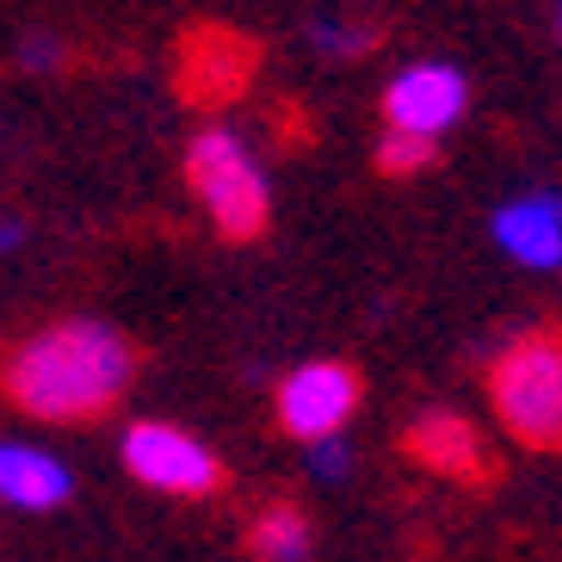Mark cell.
I'll return each mask as SVG.
<instances>
[{
  "instance_id": "5b68a950",
  "label": "cell",
  "mask_w": 562,
  "mask_h": 562,
  "mask_svg": "<svg viewBox=\"0 0 562 562\" xmlns=\"http://www.w3.org/2000/svg\"><path fill=\"white\" fill-rule=\"evenodd\" d=\"M359 408V371L340 359H315L297 364L291 378L279 383V427L303 446H322V439H340V427Z\"/></svg>"
},
{
  "instance_id": "ba28073f",
  "label": "cell",
  "mask_w": 562,
  "mask_h": 562,
  "mask_svg": "<svg viewBox=\"0 0 562 562\" xmlns=\"http://www.w3.org/2000/svg\"><path fill=\"white\" fill-rule=\"evenodd\" d=\"M68 495H75V470L56 451L25 446V439H0V507L50 513Z\"/></svg>"
},
{
  "instance_id": "7a4b0ae2",
  "label": "cell",
  "mask_w": 562,
  "mask_h": 562,
  "mask_svg": "<svg viewBox=\"0 0 562 562\" xmlns=\"http://www.w3.org/2000/svg\"><path fill=\"white\" fill-rule=\"evenodd\" d=\"M186 186L192 199L204 204L216 235L229 241H254V235L272 223V186H266L260 161L229 124H204L192 143H186Z\"/></svg>"
},
{
  "instance_id": "277c9868",
  "label": "cell",
  "mask_w": 562,
  "mask_h": 562,
  "mask_svg": "<svg viewBox=\"0 0 562 562\" xmlns=\"http://www.w3.org/2000/svg\"><path fill=\"white\" fill-rule=\"evenodd\" d=\"M117 458L143 488L155 495H180V501H204L223 488V463L204 439H192L186 427H167V420H131L124 439H117Z\"/></svg>"
},
{
  "instance_id": "2e32d148",
  "label": "cell",
  "mask_w": 562,
  "mask_h": 562,
  "mask_svg": "<svg viewBox=\"0 0 562 562\" xmlns=\"http://www.w3.org/2000/svg\"><path fill=\"white\" fill-rule=\"evenodd\" d=\"M25 235H32V229H25V216L0 211V260H7V254H19V248H25Z\"/></svg>"
},
{
  "instance_id": "8fae6325",
  "label": "cell",
  "mask_w": 562,
  "mask_h": 562,
  "mask_svg": "<svg viewBox=\"0 0 562 562\" xmlns=\"http://www.w3.org/2000/svg\"><path fill=\"white\" fill-rule=\"evenodd\" d=\"M248 550L260 562H310V519L297 507H266L248 526Z\"/></svg>"
},
{
  "instance_id": "30bf717a",
  "label": "cell",
  "mask_w": 562,
  "mask_h": 562,
  "mask_svg": "<svg viewBox=\"0 0 562 562\" xmlns=\"http://www.w3.org/2000/svg\"><path fill=\"white\" fill-rule=\"evenodd\" d=\"M186 81H192V93L199 100H216V93H235V87L248 81V44H235V37H199L192 44V56H186Z\"/></svg>"
},
{
  "instance_id": "7c38bea8",
  "label": "cell",
  "mask_w": 562,
  "mask_h": 562,
  "mask_svg": "<svg viewBox=\"0 0 562 562\" xmlns=\"http://www.w3.org/2000/svg\"><path fill=\"white\" fill-rule=\"evenodd\" d=\"M310 50H322L328 63H352V56L378 50V32L364 19H347V13H315L310 19Z\"/></svg>"
},
{
  "instance_id": "52a82bcc",
  "label": "cell",
  "mask_w": 562,
  "mask_h": 562,
  "mask_svg": "<svg viewBox=\"0 0 562 562\" xmlns=\"http://www.w3.org/2000/svg\"><path fill=\"white\" fill-rule=\"evenodd\" d=\"M402 446H408L414 463H427L432 476L488 482V446H482V432L451 408H427L408 432H402Z\"/></svg>"
},
{
  "instance_id": "9c48e42d",
  "label": "cell",
  "mask_w": 562,
  "mask_h": 562,
  "mask_svg": "<svg viewBox=\"0 0 562 562\" xmlns=\"http://www.w3.org/2000/svg\"><path fill=\"white\" fill-rule=\"evenodd\" d=\"M495 241L526 266H562V199H513V204H501Z\"/></svg>"
},
{
  "instance_id": "e0dca14e",
  "label": "cell",
  "mask_w": 562,
  "mask_h": 562,
  "mask_svg": "<svg viewBox=\"0 0 562 562\" xmlns=\"http://www.w3.org/2000/svg\"><path fill=\"white\" fill-rule=\"evenodd\" d=\"M557 37H562V0H557Z\"/></svg>"
},
{
  "instance_id": "6da1fadb",
  "label": "cell",
  "mask_w": 562,
  "mask_h": 562,
  "mask_svg": "<svg viewBox=\"0 0 562 562\" xmlns=\"http://www.w3.org/2000/svg\"><path fill=\"white\" fill-rule=\"evenodd\" d=\"M136 378V352L112 322L75 315V322H50V328L25 334L7 364H0V390L19 414L32 420H100Z\"/></svg>"
},
{
  "instance_id": "5bb4252c",
  "label": "cell",
  "mask_w": 562,
  "mask_h": 562,
  "mask_svg": "<svg viewBox=\"0 0 562 562\" xmlns=\"http://www.w3.org/2000/svg\"><path fill=\"white\" fill-rule=\"evenodd\" d=\"M63 63H68L63 37H50V32L19 37V68H25V75H50V68H63Z\"/></svg>"
},
{
  "instance_id": "4fadbf2b",
  "label": "cell",
  "mask_w": 562,
  "mask_h": 562,
  "mask_svg": "<svg viewBox=\"0 0 562 562\" xmlns=\"http://www.w3.org/2000/svg\"><path fill=\"white\" fill-rule=\"evenodd\" d=\"M378 167H383V173H420V167H432V143H427V136L383 131V143H378Z\"/></svg>"
},
{
  "instance_id": "3957f363",
  "label": "cell",
  "mask_w": 562,
  "mask_h": 562,
  "mask_svg": "<svg viewBox=\"0 0 562 562\" xmlns=\"http://www.w3.org/2000/svg\"><path fill=\"white\" fill-rule=\"evenodd\" d=\"M501 427L531 451L562 446V334H526L488 371Z\"/></svg>"
},
{
  "instance_id": "9a60e30c",
  "label": "cell",
  "mask_w": 562,
  "mask_h": 562,
  "mask_svg": "<svg viewBox=\"0 0 562 562\" xmlns=\"http://www.w3.org/2000/svg\"><path fill=\"white\" fill-rule=\"evenodd\" d=\"M347 463H352V451L340 446V439H322V446H310V470L322 482H340L347 476Z\"/></svg>"
},
{
  "instance_id": "8992f818",
  "label": "cell",
  "mask_w": 562,
  "mask_h": 562,
  "mask_svg": "<svg viewBox=\"0 0 562 562\" xmlns=\"http://www.w3.org/2000/svg\"><path fill=\"white\" fill-rule=\"evenodd\" d=\"M463 100H470V81H463L451 63H414V68H402L396 81H390V93H383V117H390V131H402V136H427V143H439V131L458 124Z\"/></svg>"
}]
</instances>
